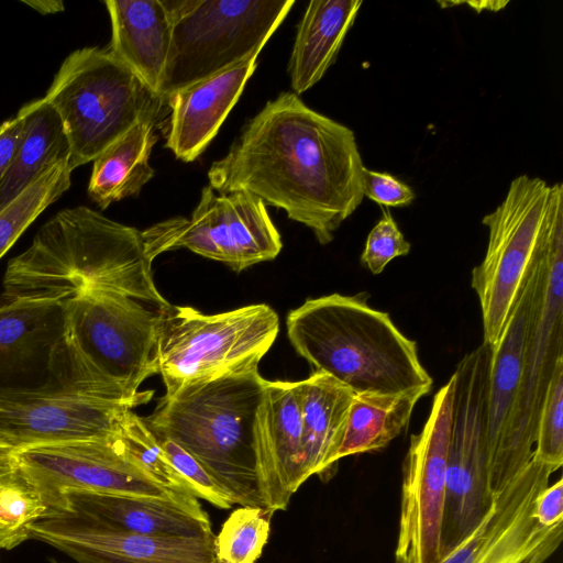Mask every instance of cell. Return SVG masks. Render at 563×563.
<instances>
[{
    "instance_id": "1",
    "label": "cell",
    "mask_w": 563,
    "mask_h": 563,
    "mask_svg": "<svg viewBox=\"0 0 563 563\" xmlns=\"http://www.w3.org/2000/svg\"><path fill=\"white\" fill-rule=\"evenodd\" d=\"M363 168L350 128L282 92L211 164L208 179L219 194L246 190L285 210L324 245L362 203Z\"/></svg>"
},
{
    "instance_id": "2",
    "label": "cell",
    "mask_w": 563,
    "mask_h": 563,
    "mask_svg": "<svg viewBox=\"0 0 563 563\" xmlns=\"http://www.w3.org/2000/svg\"><path fill=\"white\" fill-rule=\"evenodd\" d=\"M151 266L142 231L86 206L64 208L9 261L0 298L66 302L95 290L168 309Z\"/></svg>"
},
{
    "instance_id": "3",
    "label": "cell",
    "mask_w": 563,
    "mask_h": 563,
    "mask_svg": "<svg viewBox=\"0 0 563 563\" xmlns=\"http://www.w3.org/2000/svg\"><path fill=\"white\" fill-rule=\"evenodd\" d=\"M368 292L331 294L307 299L287 316V333L296 352L316 372L354 394H394L431 389L417 343L389 313L368 303Z\"/></svg>"
},
{
    "instance_id": "4",
    "label": "cell",
    "mask_w": 563,
    "mask_h": 563,
    "mask_svg": "<svg viewBox=\"0 0 563 563\" xmlns=\"http://www.w3.org/2000/svg\"><path fill=\"white\" fill-rule=\"evenodd\" d=\"M166 310L108 291H87L66 301L62 361L68 391L131 409L151 400L152 390L139 387L158 374Z\"/></svg>"
},
{
    "instance_id": "5",
    "label": "cell",
    "mask_w": 563,
    "mask_h": 563,
    "mask_svg": "<svg viewBox=\"0 0 563 563\" xmlns=\"http://www.w3.org/2000/svg\"><path fill=\"white\" fill-rule=\"evenodd\" d=\"M258 365L165 394L144 421L190 453L241 506L264 508L254 424L266 385Z\"/></svg>"
},
{
    "instance_id": "6",
    "label": "cell",
    "mask_w": 563,
    "mask_h": 563,
    "mask_svg": "<svg viewBox=\"0 0 563 563\" xmlns=\"http://www.w3.org/2000/svg\"><path fill=\"white\" fill-rule=\"evenodd\" d=\"M43 98L62 120L73 170L93 162L136 123L159 121L167 112L162 97L107 48L95 46L71 52Z\"/></svg>"
},
{
    "instance_id": "7",
    "label": "cell",
    "mask_w": 563,
    "mask_h": 563,
    "mask_svg": "<svg viewBox=\"0 0 563 563\" xmlns=\"http://www.w3.org/2000/svg\"><path fill=\"white\" fill-rule=\"evenodd\" d=\"M172 34L161 97L262 51L294 0H163Z\"/></svg>"
},
{
    "instance_id": "8",
    "label": "cell",
    "mask_w": 563,
    "mask_h": 563,
    "mask_svg": "<svg viewBox=\"0 0 563 563\" xmlns=\"http://www.w3.org/2000/svg\"><path fill=\"white\" fill-rule=\"evenodd\" d=\"M278 331V316L265 303L216 314L172 305L157 347L166 393L258 365Z\"/></svg>"
},
{
    "instance_id": "9",
    "label": "cell",
    "mask_w": 563,
    "mask_h": 563,
    "mask_svg": "<svg viewBox=\"0 0 563 563\" xmlns=\"http://www.w3.org/2000/svg\"><path fill=\"white\" fill-rule=\"evenodd\" d=\"M492 350L486 343L467 353L453 373V421L448 452L441 525V560L483 521L494 505L486 443Z\"/></svg>"
},
{
    "instance_id": "10",
    "label": "cell",
    "mask_w": 563,
    "mask_h": 563,
    "mask_svg": "<svg viewBox=\"0 0 563 563\" xmlns=\"http://www.w3.org/2000/svg\"><path fill=\"white\" fill-rule=\"evenodd\" d=\"M551 186L540 177L512 179L504 200L482 222L488 228L483 261L471 286L482 310L484 343L494 350L505 331L525 276L542 240Z\"/></svg>"
},
{
    "instance_id": "11",
    "label": "cell",
    "mask_w": 563,
    "mask_h": 563,
    "mask_svg": "<svg viewBox=\"0 0 563 563\" xmlns=\"http://www.w3.org/2000/svg\"><path fill=\"white\" fill-rule=\"evenodd\" d=\"M142 235L152 262L164 252L187 249L235 272L274 260L283 246L258 197L246 190L219 194L210 185L202 188L190 218L166 219L142 231Z\"/></svg>"
},
{
    "instance_id": "12",
    "label": "cell",
    "mask_w": 563,
    "mask_h": 563,
    "mask_svg": "<svg viewBox=\"0 0 563 563\" xmlns=\"http://www.w3.org/2000/svg\"><path fill=\"white\" fill-rule=\"evenodd\" d=\"M563 362V217L545 222L539 275L528 327L525 363L510 439V472L530 463L541 409L553 373Z\"/></svg>"
},
{
    "instance_id": "13",
    "label": "cell",
    "mask_w": 563,
    "mask_h": 563,
    "mask_svg": "<svg viewBox=\"0 0 563 563\" xmlns=\"http://www.w3.org/2000/svg\"><path fill=\"white\" fill-rule=\"evenodd\" d=\"M454 394L452 375L434 395L423 428L410 438L402 465L395 563L441 561V525Z\"/></svg>"
},
{
    "instance_id": "14",
    "label": "cell",
    "mask_w": 563,
    "mask_h": 563,
    "mask_svg": "<svg viewBox=\"0 0 563 563\" xmlns=\"http://www.w3.org/2000/svg\"><path fill=\"white\" fill-rule=\"evenodd\" d=\"M549 465L532 460L496 495L479 526L439 563H544L560 547L563 521L543 526L533 505L549 486Z\"/></svg>"
},
{
    "instance_id": "15",
    "label": "cell",
    "mask_w": 563,
    "mask_h": 563,
    "mask_svg": "<svg viewBox=\"0 0 563 563\" xmlns=\"http://www.w3.org/2000/svg\"><path fill=\"white\" fill-rule=\"evenodd\" d=\"M114 435L19 450L15 452L19 472L42 495L47 506L67 489L163 498L190 497L165 489L136 468L119 451Z\"/></svg>"
},
{
    "instance_id": "16",
    "label": "cell",
    "mask_w": 563,
    "mask_h": 563,
    "mask_svg": "<svg viewBox=\"0 0 563 563\" xmlns=\"http://www.w3.org/2000/svg\"><path fill=\"white\" fill-rule=\"evenodd\" d=\"M65 305L0 298V399L67 393L62 383Z\"/></svg>"
},
{
    "instance_id": "17",
    "label": "cell",
    "mask_w": 563,
    "mask_h": 563,
    "mask_svg": "<svg viewBox=\"0 0 563 563\" xmlns=\"http://www.w3.org/2000/svg\"><path fill=\"white\" fill-rule=\"evenodd\" d=\"M131 408L68 393L0 399V444L15 451L62 442L108 439Z\"/></svg>"
},
{
    "instance_id": "18",
    "label": "cell",
    "mask_w": 563,
    "mask_h": 563,
    "mask_svg": "<svg viewBox=\"0 0 563 563\" xmlns=\"http://www.w3.org/2000/svg\"><path fill=\"white\" fill-rule=\"evenodd\" d=\"M30 538L77 563H216L214 534L152 537L106 529L71 516L48 515L31 526Z\"/></svg>"
},
{
    "instance_id": "19",
    "label": "cell",
    "mask_w": 563,
    "mask_h": 563,
    "mask_svg": "<svg viewBox=\"0 0 563 563\" xmlns=\"http://www.w3.org/2000/svg\"><path fill=\"white\" fill-rule=\"evenodd\" d=\"M540 252L541 243L525 276L499 343L490 354L486 443L489 483L495 496L515 479L509 462L510 439L522 379Z\"/></svg>"
},
{
    "instance_id": "20",
    "label": "cell",
    "mask_w": 563,
    "mask_h": 563,
    "mask_svg": "<svg viewBox=\"0 0 563 563\" xmlns=\"http://www.w3.org/2000/svg\"><path fill=\"white\" fill-rule=\"evenodd\" d=\"M48 515L71 516L106 529L152 537L213 534L208 514L194 496L163 498L67 489L48 503Z\"/></svg>"
},
{
    "instance_id": "21",
    "label": "cell",
    "mask_w": 563,
    "mask_h": 563,
    "mask_svg": "<svg viewBox=\"0 0 563 563\" xmlns=\"http://www.w3.org/2000/svg\"><path fill=\"white\" fill-rule=\"evenodd\" d=\"M260 495L271 512L285 510L307 481L299 382L267 380L254 424Z\"/></svg>"
},
{
    "instance_id": "22",
    "label": "cell",
    "mask_w": 563,
    "mask_h": 563,
    "mask_svg": "<svg viewBox=\"0 0 563 563\" xmlns=\"http://www.w3.org/2000/svg\"><path fill=\"white\" fill-rule=\"evenodd\" d=\"M261 51L208 78L183 87L166 99L165 147L189 163L217 135L257 66Z\"/></svg>"
},
{
    "instance_id": "23",
    "label": "cell",
    "mask_w": 563,
    "mask_h": 563,
    "mask_svg": "<svg viewBox=\"0 0 563 563\" xmlns=\"http://www.w3.org/2000/svg\"><path fill=\"white\" fill-rule=\"evenodd\" d=\"M107 49L161 97L172 26L163 0H107Z\"/></svg>"
},
{
    "instance_id": "24",
    "label": "cell",
    "mask_w": 563,
    "mask_h": 563,
    "mask_svg": "<svg viewBox=\"0 0 563 563\" xmlns=\"http://www.w3.org/2000/svg\"><path fill=\"white\" fill-rule=\"evenodd\" d=\"M302 457L306 479L336 465L354 393L333 377L314 372L299 380Z\"/></svg>"
},
{
    "instance_id": "25",
    "label": "cell",
    "mask_w": 563,
    "mask_h": 563,
    "mask_svg": "<svg viewBox=\"0 0 563 563\" xmlns=\"http://www.w3.org/2000/svg\"><path fill=\"white\" fill-rule=\"evenodd\" d=\"M362 4V0L308 3L297 26L288 64L294 93L300 95L314 86L335 62Z\"/></svg>"
},
{
    "instance_id": "26",
    "label": "cell",
    "mask_w": 563,
    "mask_h": 563,
    "mask_svg": "<svg viewBox=\"0 0 563 563\" xmlns=\"http://www.w3.org/2000/svg\"><path fill=\"white\" fill-rule=\"evenodd\" d=\"M156 120H144L108 146L95 161L88 197L100 208L137 196L155 174L148 159L158 140Z\"/></svg>"
},
{
    "instance_id": "27",
    "label": "cell",
    "mask_w": 563,
    "mask_h": 563,
    "mask_svg": "<svg viewBox=\"0 0 563 563\" xmlns=\"http://www.w3.org/2000/svg\"><path fill=\"white\" fill-rule=\"evenodd\" d=\"M25 129L14 159L0 183V210L35 183L51 166L69 159L60 118L44 98L24 104Z\"/></svg>"
},
{
    "instance_id": "28",
    "label": "cell",
    "mask_w": 563,
    "mask_h": 563,
    "mask_svg": "<svg viewBox=\"0 0 563 563\" xmlns=\"http://www.w3.org/2000/svg\"><path fill=\"white\" fill-rule=\"evenodd\" d=\"M430 389L394 394H354L338 457L386 448L407 429L413 409Z\"/></svg>"
},
{
    "instance_id": "29",
    "label": "cell",
    "mask_w": 563,
    "mask_h": 563,
    "mask_svg": "<svg viewBox=\"0 0 563 563\" xmlns=\"http://www.w3.org/2000/svg\"><path fill=\"white\" fill-rule=\"evenodd\" d=\"M71 172L69 159L56 163L0 210V258L32 222L70 188Z\"/></svg>"
},
{
    "instance_id": "30",
    "label": "cell",
    "mask_w": 563,
    "mask_h": 563,
    "mask_svg": "<svg viewBox=\"0 0 563 563\" xmlns=\"http://www.w3.org/2000/svg\"><path fill=\"white\" fill-rule=\"evenodd\" d=\"M123 456L165 489L184 496L191 495L187 484L172 465L155 434L144 419L129 410L114 435Z\"/></svg>"
},
{
    "instance_id": "31",
    "label": "cell",
    "mask_w": 563,
    "mask_h": 563,
    "mask_svg": "<svg viewBox=\"0 0 563 563\" xmlns=\"http://www.w3.org/2000/svg\"><path fill=\"white\" fill-rule=\"evenodd\" d=\"M272 515L262 507L233 510L214 538L216 563H255L268 540Z\"/></svg>"
},
{
    "instance_id": "32",
    "label": "cell",
    "mask_w": 563,
    "mask_h": 563,
    "mask_svg": "<svg viewBox=\"0 0 563 563\" xmlns=\"http://www.w3.org/2000/svg\"><path fill=\"white\" fill-rule=\"evenodd\" d=\"M48 515L42 495L21 477L0 482V550H10L30 538L31 526Z\"/></svg>"
},
{
    "instance_id": "33",
    "label": "cell",
    "mask_w": 563,
    "mask_h": 563,
    "mask_svg": "<svg viewBox=\"0 0 563 563\" xmlns=\"http://www.w3.org/2000/svg\"><path fill=\"white\" fill-rule=\"evenodd\" d=\"M533 457L554 471L563 464V362L558 364L547 390Z\"/></svg>"
},
{
    "instance_id": "34",
    "label": "cell",
    "mask_w": 563,
    "mask_h": 563,
    "mask_svg": "<svg viewBox=\"0 0 563 563\" xmlns=\"http://www.w3.org/2000/svg\"><path fill=\"white\" fill-rule=\"evenodd\" d=\"M155 437L191 495L221 509L235 505L231 495L190 453L168 438Z\"/></svg>"
},
{
    "instance_id": "35",
    "label": "cell",
    "mask_w": 563,
    "mask_h": 563,
    "mask_svg": "<svg viewBox=\"0 0 563 563\" xmlns=\"http://www.w3.org/2000/svg\"><path fill=\"white\" fill-rule=\"evenodd\" d=\"M410 243L405 239L397 223L388 211L369 231L361 263L373 274H380L394 258L410 252Z\"/></svg>"
},
{
    "instance_id": "36",
    "label": "cell",
    "mask_w": 563,
    "mask_h": 563,
    "mask_svg": "<svg viewBox=\"0 0 563 563\" xmlns=\"http://www.w3.org/2000/svg\"><path fill=\"white\" fill-rule=\"evenodd\" d=\"M362 189L371 200L388 206H409L415 199L413 190L388 173L375 172L364 166L362 172Z\"/></svg>"
},
{
    "instance_id": "37",
    "label": "cell",
    "mask_w": 563,
    "mask_h": 563,
    "mask_svg": "<svg viewBox=\"0 0 563 563\" xmlns=\"http://www.w3.org/2000/svg\"><path fill=\"white\" fill-rule=\"evenodd\" d=\"M26 108L0 124V183L9 170L24 133Z\"/></svg>"
},
{
    "instance_id": "38",
    "label": "cell",
    "mask_w": 563,
    "mask_h": 563,
    "mask_svg": "<svg viewBox=\"0 0 563 563\" xmlns=\"http://www.w3.org/2000/svg\"><path fill=\"white\" fill-rule=\"evenodd\" d=\"M533 516L543 526H553L563 521V481L539 493L533 505Z\"/></svg>"
},
{
    "instance_id": "39",
    "label": "cell",
    "mask_w": 563,
    "mask_h": 563,
    "mask_svg": "<svg viewBox=\"0 0 563 563\" xmlns=\"http://www.w3.org/2000/svg\"><path fill=\"white\" fill-rule=\"evenodd\" d=\"M15 452L14 449L0 444V482L21 477Z\"/></svg>"
},
{
    "instance_id": "40",
    "label": "cell",
    "mask_w": 563,
    "mask_h": 563,
    "mask_svg": "<svg viewBox=\"0 0 563 563\" xmlns=\"http://www.w3.org/2000/svg\"><path fill=\"white\" fill-rule=\"evenodd\" d=\"M439 4L443 8L459 5V4H466V5L471 7L473 10H475L476 12H482L484 10L495 12V11H499V10L504 9L508 4V1H489V0L454 1V2L446 1V2H439Z\"/></svg>"
},
{
    "instance_id": "41",
    "label": "cell",
    "mask_w": 563,
    "mask_h": 563,
    "mask_svg": "<svg viewBox=\"0 0 563 563\" xmlns=\"http://www.w3.org/2000/svg\"><path fill=\"white\" fill-rule=\"evenodd\" d=\"M31 9L40 12L41 14H53L64 11L65 5L63 1L58 0H34V1H22Z\"/></svg>"
},
{
    "instance_id": "42",
    "label": "cell",
    "mask_w": 563,
    "mask_h": 563,
    "mask_svg": "<svg viewBox=\"0 0 563 563\" xmlns=\"http://www.w3.org/2000/svg\"><path fill=\"white\" fill-rule=\"evenodd\" d=\"M52 563H60V562H57V561L53 560Z\"/></svg>"
}]
</instances>
